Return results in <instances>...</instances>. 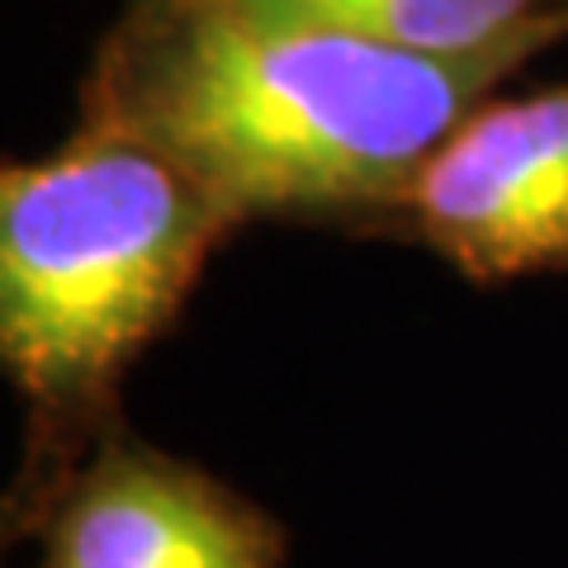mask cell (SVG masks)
<instances>
[{"label":"cell","instance_id":"2","mask_svg":"<svg viewBox=\"0 0 568 568\" xmlns=\"http://www.w3.org/2000/svg\"><path fill=\"white\" fill-rule=\"evenodd\" d=\"M242 233L171 166L77 119L62 148L0 171V361L24 407L6 536L123 422V379Z\"/></svg>","mask_w":568,"mask_h":568},{"label":"cell","instance_id":"4","mask_svg":"<svg viewBox=\"0 0 568 568\" xmlns=\"http://www.w3.org/2000/svg\"><path fill=\"white\" fill-rule=\"evenodd\" d=\"M469 284L568 275V81L488 95L426 156L384 233Z\"/></svg>","mask_w":568,"mask_h":568},{"label":"cell","instance_id":"3","mask_svg":"<svg viewBox=\"0 0 568 568\" xmlns=\"http://www.w3.org/2000/svg\"><path fill=\"white\" fill-rule=\"evenodd\" d=\"M6 540L33 568H284L290 530L252 493L114 422Z\"/></svg>","mask_w":568,"mask_h":568},{"label":"cell","instance_id":"1","mask_svg":"<svg viewBox=\"0 0 568 568\" xmlns=\"http://www.w3.org/2000/svg\"><path fill=\"white\" fill-rule=\"evenodd\" d=\"M555 43L440 58L233 0H129L85 71L81 119L162 152L237 227L379 237L426 156Z\"/></svg>","mask_w":568,"mask_h":568}]
</instances>
